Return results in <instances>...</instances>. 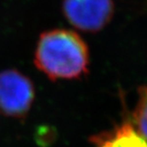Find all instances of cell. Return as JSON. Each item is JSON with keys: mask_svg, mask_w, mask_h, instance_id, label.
<instances>
[{"mask_svg": "<svg viewBox=\"0 0 147 147\" xmlns=\"http://www.w3.org/2000/svg\"><path fill=\"white\" fill-rule=\"evenodd\" d=\"M34 65L49 80L78 79L88 70V48L82 37L73 30H46L37 41Z\"/></svg>", "mask_w": 147, "mask_h": 147, "instance_id": "1", "label": "cell"}, {"mask_svg": "<svg viewBox=\"0 0 147 147\" xmlns=\"http://www.w3.org/2000/svg\"><path fill=\"white\" fill-rule=\"evenodd\" d=\"M35 99L32 81L17 69L0 71V113L7 117L24 118Z\"/></svg>", "mask_w": 147, "mask_h": 147, "instance_id": "2", "label": "cell"}, {"mask_svg": "<svg viewBox=\"0 0 147 147\" xmlns=\"http://www.w3.org/2000/svg\"><path fill=\"white\" fill-rule=\"evenodd\" d=\"M62 11L71 26L86 32L106 27L114 14L113 0H63Z\"/></svg>", "mask_w": 147, "mask_h": 147, "instance_id": "3", "label": "cell"}, {"mask_svg": "<svg viewBox=\"0 0 147 147\" xmlns=\"http://www.w3.org/2000/svg\"><path fill=\"white\" fill-rule=\"evenodd\" d=\"M96 147H147V142L132 124L124 123L108 136L97 139Z\"/></svg>", "mask_w": 147, "mask_h": 147, "instance_id": "4", "label": "cell"}, {"mask_svg": "<svg viewBox=\"0 0 147 147\" xmlns=\"http://www.w3.org/2000/svg\"><path fill=\"white\" fill-rule=\"evenodd\" d=\"M133 120V127L147 142V86L139 89V100L134 110Z\"/></svg>", "mask_w": 147, "mask_h": 147, "instance_id": "5", "label": "cell"}]
</instances>
